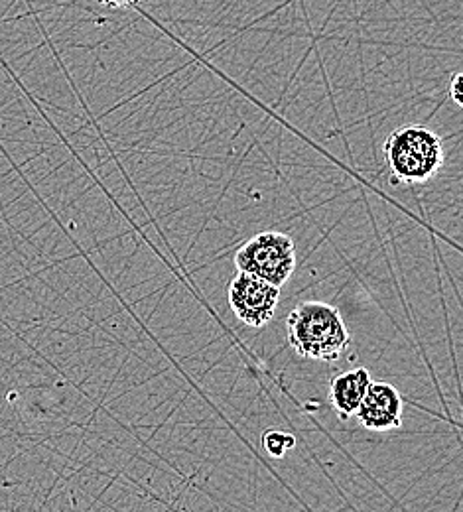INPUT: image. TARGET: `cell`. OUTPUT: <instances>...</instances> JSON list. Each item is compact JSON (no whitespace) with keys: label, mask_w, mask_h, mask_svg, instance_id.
<instances>
[{"label":"cell","mask_w":463,"mask_h":512,"mask_svg":"<svg viewBox=\"0 0 463 512\" xmlns=\"http://www.w3.org/2000/svg\"><path fill=\"white\" fill-rule=\"evenodd\" d=\"M286 335L300 357L326 363L337 361L351 343L339 310L326 302L298 304L286 318Z\"/></svg>","instance_id":"obj_1"},{"label":"cell","mask_w":463,"mask_h":512,"mask_svg":"<svg viewBox=\"0 0 463 512\" xmlns=\"http://www.w3.org/2000/svg\"><path fill=\"white\" fill-rule=\"evenodd\" d=\"M385 160L404 184H422L444 166V148L436 132L420 125L397 128L383 144Z\"/></svg>","instance_id":"obj_2"},{"label":"cell","mask_w":463,"mask_h":512,"mask_svg":"<svg viewBox=\"0 0 463 512\" xmlns=\"http://www.w3.org/2000/svg\"><path fill=\"white\" fill-rule=\"evenodd\" d=\"M239 272H249L274 286H284L296 270L294 241L276 231H265L249 239L235 255Z\"/></svg>","instance_id":"obj_3"},{"label":"cell","mask_w":463,"mask_h":512,"mask_svg":"<svg viewBox=\"0 0 463 512\" xmlns=\"http://www.w3.org/2000/svg\"><path fill=\"white\" fill-rule=\"evenodd\" d=\"M227 298L237 320L249 327H265L280 304V288L255 274L239 272L229 284Z\"/></svg>","instance_id":"obj_4"},{"label":"cell","mask_w":463,"mask_h":512,"mask_svg":"<svg viewBox=\"0 0 463 512\" xmlns=\"http://www.w3.org/2000/svg\"><path fill=\"white\" fill-rule=\"evenodd\" d=\"M357 420L371 432H385L402 426V398L389 383L369 384L357 412Z\"/></svg>","instance_id":"obj_5"},{"label":"cell","mask_w":463,"mask_h":512,"mask_svg":"<svg viewBox=\"0 0 463 512\" xmlns=\"http://www.w3.org/2000/svg\"><path fill=\"white\" fill-rule=\"evenodd\" d=\"M371 375L367 369L359 367L353 371H345L331 379L330 398L333 410L339 414L341 420L353 416L371 384Z\"/></svg>","instance_id":"obj_6"},{"label":"cell","mask_w":463,"mask_h":512,"mask_svg":"<svg viewBox=\"0 0 463 512\" xmlns=\"http://www.w3.org/2000/svg\"><path fill=\"white\" fill-rule=\"evenodd\" d=\"M296 446V438L282 430H266L263 436V448L270 457H284L290 449Z\"/></svg>","instance_id":"obj_7"},{"label":"cell","mask_w":463,"mask_h":512,"mask_svg":"<svg viewBox=\"0 0 463 512\" xmlns=\"http://www.w3.org/2000/svg\"><path fill=\"white\" fill-rule=\"evenodd\" d=\"M462 79V73H456V75H454V79H452V85H450V93H452V99H454V103H456L458 107H462L463 105Z\"/></svg>","instance_id":"obj_8"},{"label":"cell","mask_w":463,"mask_h":512,"mask_svg":"<svg viewBox=\"0 0 463 512\" xmlns=\"http://www.w3.org/2000/svg\"><path fill=\"white\" fill-rule=\"evenodd\" d=\"M99 4L107 6V8H136L140 6L144 0H97Z\"/></svg>","instance_id":"obj_9"}]
</instances>
